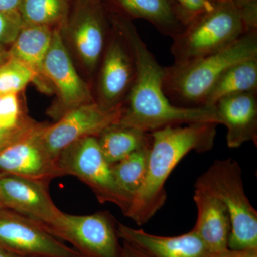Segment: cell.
I'll return each instance as SVG.
<instances>
[{
    "instance_id": "cell-8",
    "label": "cell",
    "mask_w": 257,
    "mask_h": 257,
    "mask_svg": "<svg viewBox=\"0 0 257 257\" xmlns=\"http://www.w3.org/2000/svg\"><path fill=\"white\" fill-rule=\"evenodd\" d=\"M0 246L20 257H82L41 224L6 208L0 209Z\"/></svg>"
},
{
    "instance_id": "cell-31",
    "label": "cell",
    "mask_w": 257,
    "mask_h": 257,
    "mask_svg": "<svg viewBox=\"0 0 257 257\" xmlns=\"http://www.w3.org/2000/svg\"><path fill=\"white\" fill-rule=\"evenodd\" d=\"M122 257H149L133 245L123 241Z\"/></svg>"
},
{
    "instance_id": "cell-21",
    "label": "cell",
    "mask_w": 257,
    "mask_h": 257,
    "mask_svg": "<svg viewBox=\"0 0 257 257\" xmlns=\"http://www.w3.org/2000/svg\"><path fill=\"white\" fill-rule=\"evenodd\" d=\"M257 91V57L239 62L221 74L211 88L204 106H214L227 96Z\"/></svg>"
},
{
    "instance_id": "cell-16",
    "label": "cell",
    "mask_w": 257,
    "mask_h": 257,
    "mask_svg": "<svg viewBox=\"0 0 257 257\" xmlns=\"http://www.w3.org/2000/svg\"><path fill=\"white\" fill-rule=\"evenodd\" d=\"M108 13L133 21L145 20L162 35L173 38L187 27L174 0H101Z\"/></svg>"
},
{
    "instance_id": "cell-19",
    "label": "cell",
    "mask_w": 257,
    "mask_h": 257,
    "mask_svg": "<svg viewBox=\"0 0 257 257\" xmlns=\"http://www.w3.org/2000/svg\"><path fill=\"white\" fill-rule=\"evenodd\" d=\"M55 28L44 25H23L8 50L9 57L31 69L37 79H46L42 69Z\"/></svg>"
},
{
    "instance_id": "cell-2",
    "label": "cell",
    "mask_w": 257,
    "mask_h": 257,
    "mask_svg": "<svg viewBox=\"0 0 257 257\" xmlns=\"http://www.w3.org/2000/svg\"><path fill=\"white\" fill-rule=\"evenodd\" d=\"M217 125L194 122L152 132L146 179L124 216L138 226L151 220L167 201L165 184L172 171L189 152L202 153L212 149Z\"/></svg>"
},
{
    "instance_id": "cell-9",
    "label": "cell",
    "mask_w": 257,
    "mask_h": 257,
    "mask_svg": "<svg viewBox=\"0 0 257 257\" xmlns=\"http://www.w3.org/2000/svg\"><path fill=\"white\" fill-rule=\"evenodd\" d=\"M121 109L107 110L96 101L67 111L55 124L44 125L42 143L49 155L57 162L61 152L79 140L97 137L109 125L119 122Z\"/></svg>"
},
{
    "instance_id": "cell-23",
    "label": "cell",
    "mask_w": 257,
    "mask_h": 257,
    "mask_svg": "<svg viewBox=\"0 0 257 257\" xmlns=\"http://www.w3.org/2000/svg\"><path fill=\"white\" fill-rule=\"evenodd\" d=\"M69 0H21L19 14L23 25L62 27L68 17Z\"/></svg>"
},
{
    "instance_id": "cell-28",
    "label": "cell",
    "mask_w": 257,
    "mask_h": 257,
    "mask_svg": "<svg viewBox=\"0 0 257 257\" xmlns=\"http://www.w3.org/2000/svg\"><path fill=\"white\" fill-rule=\"evenodd\" d=\"M27 116L18 94H0V119L17 120Z\"/></svg>"
},
{
    "instance_id": "cell-13",
    "label": "cell",
    "mask_w": 257,
    "mask_h": 257,
    "mask_svg": "<svg viewBox=\"0 0 257 257\" xmlns=\"http://www.w3.org/2000/svg\"><path fill=\"white\" fill-rule=\"evenodd\" d=\"M48 185L42 181L0 173V199L6 209L26 216L46 229L62 213L51 199Z\"/></svg>"
},
{
    "instance_id": "cell-7",
    "label": "cell",
    "mask_w": 257,
    "mask_h": 257,
    "mask_svg": "<svg viewBox=\"0 0 257 257\" xmlns=\"http://www.w3.org/2000/svg\"><path fill=\"white\" fill-rule=\"evenodd\" d=\"M116 221L107 211L89 215L61 213L47 231L70 243L82 257H122Z\"/></svg>"
},
{
    "instance_id": "cell-36",
    "label": "cell",
    "mask_w": 257,
    "mask_h": 257,
    "mask_svg": "<svg viewBox=\"0 0 257 257\" xmlns=\"http://www.w3.org/2000/svg\"><path fill=\"white\" fill-rule=\"evenodd\" d=\"M216 1L220 3V2L231 1V0H216Z\"/></svg>"
},
{
    "instance_id": "cell-35",
    "label": "cell",
    "mask_w": 257,
    "mask_h": 257,
    "mask_svg": "<svg viewBox=\"0 0 257 257\" xmlns=\"http://www.w3.org/2000/svg\"><path fill=\"white\" fill-rule=\"evenodd\" d=\"M3 208H5L4 206H3V203H2L1 199H0V209H3Z\"/></svg>"
},
{
    "instance_id": "cell-30",
    "label": "cell",
    "mask_w": 257,
    "mask_h": 257,
    "mask_svg": "<svg viewBox=\"0 0 257 257\" xmlns=\"http://www.w3.org/2000/svg\"><path fill=\"white\" fill-rule=\"evenodd\" d=\"M21 0H0V12L18 13Z\"/></svg>"
},
{
    "instance_id": "cell-27",
    "label": "cell",
    "mask_w": 257,
    "mask_h": 257,
    "mask_svg": "<svg viewBox=\"0 0 257 257\" xmlns=\"http://www.w3.org/2000/svg\"><path fill=\"white\" fill-rule=\"evenodd\" d=\"M182 11L187 26L198 17L214 9L219 2L216 0H174Z\"/></svg>"
},
{
    "instance_id": "cell-14",
    "label": "cell",
    "mask_w": 257,
    "mask_h": 257,
    "mask_svg": "<svg viewBox=\"0 0 257 257\" xmlns=\"http://www.w3.org/2000/svg\"><path fill=\"white\" fill-rule=\"evenodd\" d=\"M44 124L0 152V173L50 183L62 177L57 162L47 153L41 140Z\"/></svg>"
},
{
    "instance_id": "cell-33",
    "label": "cell",
    "mask_w": 257,
    "mask_h": 257,
    "mask_svg": "<svg viewBox=\"0 0 257 257\" xmlns=\"http://www.w3.org/2000/svg\"><path fill=\"white\" fill-rule=\"evenodd\" d=\"M8 58H9L8 50H5L3 46H0V64L5 62Z\"/></svg>"
},
{
    "instance_id": "cell-25",
    "label": "cell",
    "mask_w": 257,
    "mask_h": 257,
    "mask_svg": "<svg viewBox=\"0 0 257 257\" xmlns=\"http://www.w3.org/2000/svg\"><path fill=\"white\" fill-rule=\"evenodd\" d=\"M39 124L28 116L17 120L0 119V152L31 133Z\"/></svg>"
},
{
    "instance_id": "cell-11",
    "label": "cell",
    "mask_w": 257,
    "mask_h": 257,
    "mask_svg": "<svg viewBox=\"0 0 257 257\" xmlns=\"http://www.w3.org/2000/svg\"><path fill=\"white\" fill-rule=\"evenodd\" d=\"M111 24L110 38L99 64V97L96 102L107 110H116L122 107L131 89L136 66L127 41Z\"/></svg>"
},
{
    "instance_id": "cell-26",
    "label": "cell",
    "mask_w": 257,
    "mask_h": 257,
    "mask_svg": "<svg viewBox=\"0 0 257 257\" xmlns=\"http://www.w3.org/2000/svg\"><path fill=\"white\" fill-rule=\"evenodd\" d=\"M22 26L23 22L18 13L0 12V46L12 45Z\"/></svg>"
},
{
    "instance_id": "cell-12",
    "label": "cell",
    "mask_w": 257,
    "mask_h": 257,
    "mask_svg": "<svg viewBox=\"0 0 257 257\" xmlns=\"http://www.w3.org/2000/svg\"><path fill=\"white\" fill-rule=\"evenodd\" d=\"M62 38L61 27L54 29L42 69L44 77L54 84L60 96V104L51 112L53 117L58 119L70 109L95 101L87 83L76 71Z\"/></svg>"
},
{
    "instance_id": "cell-34",
    "label": "cell",
    "mask_w": 257,
    "mask_h": 257,
    "mask_svg": "<svg viewBox=\"0 0 257 257\" xmlns=\"http://www.w3.org/2000/svg\"><path fill=\"white\" fill-rule=\"evenodd\" d=\"M0 257H20L17 256L14 253L10 252V251H7L5 248L0 246Z\"/></svg>"
},
{
    "instance_id": "cell-1",
    "label": "cell",
    "mask_w": 257,
    "mask_h": 257,
    "mask_svg": "<svg viewBox=\"0 0 257 257\" xmlns=\"http://www.w3.org/2000/svg\"><path fill=\"white\" fill-rule=\"evenodd\" d=\"M111 23L127 41L135 60V80L122 106L119 124L146 133L194 122L220 124L214 106L181 107L172 104L164 91L162 67L130 20L109 13Z\"/></svg>"
},
{
    "instance_id": "cell-29",
    "label": "cell",
    "mask_w": 257,
    "mask_h": 257,
    "mask_svg": "<svg viewBox=\"0 0 257 257\" xmlns=\"http://www.w3.org/2000/svg\"><path fill=\"white\" fill-rule=\"evenodd\" d=\"M239 10L246 31H257V0H231Z\"/></svg>"
},
{
    "instance_id": "cell-20",
    "label": "cell",
    "mask_w": 257,
    "mask_h": 257,
    "mask_svg": "<svg viewBox=\"0 0 257 257\" xmlns=\"http://www.w3.org/2000/svg\"><path fill=\"white\" fill-rule=\"evenodd\" d=\"M103 155L111 165L151 143V133L119 122L109 125L96 137Z\"/></svg>"
},
{
    "instance_id": "cell-32",
    "label": "cell",
    "mask_w": 257,
    "mask_h": 257,
    "mask_svg": "<svg viewBox=\"0 0 257 257\" xmlns=\"http://www.w3.org/2000/svg\"><path fill=\"white\" fill-rule=\"evenodd\" d=\"M224 257H257V249L231 250L229 248Z\"/></svg>"
},
{
    "instance_id": "cell-5",
    "label": "cell",
    "mask_w": 257,
    "mask_h": 257,
    "mask_svg": "<svg viewBox=\"0 0 257 257\" xmlns=\"http://www.w3.org/2000/svg\"><path fill=\"white\" fill-rule=\"evenodd\" d=\"M246 32L237 7L232 1L220 2L172 38L171 52L174 64L184 63L219 52Z\"/></svg>"
},
{
    "instance_id": "cell-17",
    "label": "cell",
    "mask_w": 257,
    "mask_h": 257,
    "mask_svg": "<svg viewBox=\"0 0 257 257\" xmlns=\"http://www.w3.org/2000/svg\"><path fill=\"white\" fill-rule=\"evenodd\" d=\"M220 124L227 130L229 148H239L248 142L257 143V91L220 99L214 105Z\"/></svg>"
},
{
    "instance_id": "cell-6",
    "label": "cell",
    "mask_w": 257,
    "mask_h": 257,
    "mask_svg": "<svg viewBox=\"0 0 257 257\" xmlns=\"http://www.w3.org/2000/svg\"><path fill=\"white\" fill-rule=\"evenodd\" d=\"M62 176L77 177L100 203H111L126 214L130 201L115 182L111 165L103 155L96 137L83 138L67 147L57 160Z\"/></svg>"
},
{
    "instance_id": "cell-4",
    "label": "cell",
    "mask_w": 257,
    "mask_h": 257,
    "mask_svg": "<svg viewBox=\"0 0 257 257\" xmlns=\"http://www.w3.org/2000/svg\"><path fill=\"white\" fill-rule=\"evenodd\" d=\"M195 184L215 196L229 213L231 232L228 248L257 249V211L245 192L239 163L232 159L214 161Z\"/></svg>"
},
{
    "instance_id": "cell-24",
    "label": "cell",
    "mask_w": 257,
    "mask_h": 257,
    "mask_svg": "<svg viewBox=\"0 0 257 257\" xmlns=\"http://www.w3.org/2000/svg\"><path fill=\"white\" fill-rule=\"evenodd\" d=\"M36 79L31 69L14 58L0 64V94H18Z\"/></svg>"
},
{
    "instance_id": "cell-22",
    "label": "cell",
    "mask_w": 257,
    "mask_h": 257,
    "mask_svg": "<svg viewBox=\"0 0 257 257\" xmlns=\"http://www.w3.org/2000/svg\"><path fill=\"white\" fill-rule=\"evenodd\" d=\"M151 143L111 165L115 182L121 192L130 199V204L146 179Z\"/></svg>"
},
{
    "instance_id": "cell-10",
    "label": "cell",
    "mask_w": 257,
    "mask_h": 257,
    "mask_svg": "<svg viewBox=\"0 0 257 257\" xmlns=\"http://www.w3.org/2000/svg\"><path fill=\"white\" fill-rule=\"evenodd\" d=\"M62 27L68 29L86 68L94 72L100 64L112 31L109 13L101 0H77Z\"/></svg>"
},
{
    "instance_id": "cell-15",
    "label": "cell",
    "mask_w": 257,
    "mask_h": 257,
    "mask_svg": "<svg viewBox=\"0 0 257 257\" xmlns=\"http://www.w3.org/2000/svg\"><path fill=\"white\" fill-rule=\"evenodd\" d=\"M120 239L133 245L149 257H224L208 247L194 230L177 236H162L149 234L117 222Z\"/></svg>"
},
{
    "instance_id": "cell-3",
    "label": "cell",
    "mask_w": 257,
    "mask_h": 257,
    "mask_svg": "<svg viewBox=\"0 0 257 257\" xmlns=\"http://www.w3.org/2000/svg\"><path fill=\"white\" fill-rule=\"evenodd\" d=\"M257 57V31L246 32L229 47L211 55L165 67L164 91L181 107L204 106L221 74L231 66Z\"/></svg>"
},
{
    "instance_id": "cell-18",
    "label": "cell",
    "mask_w": 257,
    "mask_h": 257,
    "mask_svg": "<svg viewBox=\"0 0 257 257\" xmlns=\"http://www.w3.org/2000/svg\"><path fill=\"white\" fill-rule=\"evenodd\" d=\"M194 201L197 218L193 230L213 251L221 253L229 249L231 221L224 204L207 189L196 184Z\"/></svg>"
}]
</instances>
